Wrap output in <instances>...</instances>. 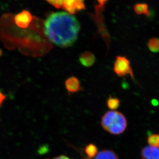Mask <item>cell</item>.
Instances as JSON below:
<instances>
[{
    "mask_svg": "<svg viewBox=\"0 0 159 159\" xmlns=\"http://www.w3.org/2000/svg\"><path fill=\"white\" fill-rule=\"evenodd\" d=\"M80 28L77 18L64 11L52 12L44 23V33L48 39L56 46L63 48L74 44Z\"/></svg>",
    "mask_w": 159,
    "mask_h": 159,
    "instance_id": "6da1fadb",
    "label": "cell"
},
{
    "mask_svg": "<svg viewBox=\"0 0 159 159\" xmlns=\"http://www.w3.org/2000/svg\"><path fill=\"white\" fill-rule=\"evenodd\" d=\"M101 127L111 134L118 135L125 131L128 125L127 118L121 112L109 111L103 115Z\"/></svg>",
    "mask_w": 159,
    "mask_h": 159,
    "instance_id": "7a4b0ae2",
    "label": "cell"
},
{
    "mask_svg": "<svg viewBox=\"0 0 159 159\" xmlns=\"http://www.w3.org/2000/svg\"><path fill=\"white\" fill-rule=\"evenodd\" d=\"M113 71L118 77L130 75L132 78L134 79L130 61L126 57L122 56L116 57L114 63Z\"/></svg>",
    "mask_w": 159,
    "mask_h": 159,
    "instance_id": "3957f363",
    "label": "cell"
},
{
    "mask_svg": "<svg viewBox=\"0 0 159 159\" xmlns=\"http://www.w3.org/2000/svg\"><path fill=\"white\" fill-rule=\"evenodd\" d=\"M33 20L32 14L29 11L24 10L16 15L14 21L17 26L22 29H25L29 26Z\"/></svg>",
    "mask_w": 159,
    "mask_h": 159,
    "instance_id": "277c9868",
    "label": "cell"
},
{
    "mask_svg": "<svg viewBox=\"0 0 159 159\" xmlns=\"http://www.w3.org/2000/svg\"><path fill=\"white\" fill-rule=\"evenodd\" d=\"M65 86L69 94L76 93L83 89L79 80L74 76L69 77L66 80Z\"/></svg>",
    "mask_w": 159,
    "mask_h": 159,
    "instance_id": "5b68a950",
    "label": "cell"
},
{
    "mask_svg": "<svg viewBox=\"0 0 159 159\" xmlns=\"http://www.w3.org/2000/svg\"><path fill=\"white\" fill-rule=\"evenodd\" d=\"M79 61L83 66L85 67H90L95 64L96 57L92 52L85 51L81 54L79 57Z\"/></svg>",
    "mask_w": 159,
    "mask_h": 159,
    "instance_id": "8992f818",
    "label": "cell"
},
{
    "mask_svg": "<svg viewBox=\"0 0 159 159\" xmlns=\"http://www.w3.org/2000/svg\"><path fill=\"white\" fill-rule=\"evenodd\" d=\"M142 159H159V147L148 146L141 151Z\"/></svg>",
    "mask_w": 159,
    "mask_h": 159,
    "instance_id": "52a82bcc",
    "label": "cell"
},
{
    "mask_svg": "<svg viewBox=\"0 0 159 159\" xmlns=\"http://www.w3.org/2000/svg\"><path fill=\"white\" fill-rule=\"evenodd\" d=\"M94 159H119L118 155L114 151L103 150L99 152Z\"/></svg>",
    "mask_w": 159,
    "mask_h": 159,
    "instance_id": "ba28073f",
    "label": "cell"
},
{
    "mask_svg": "<svg viewBox=\"0 0 159 159\" xmlns=\"http://www.w3.org/2000/svg\"><path fill=\"white\" fill-rule=\"evenodd\" d=\"M135 12L138 15H144L147 17L150 15L148 5L146 3H137L133 7Z\"/></svg>",
    "mask_w": 159,
    "mask_h": 159,
    "instance_id": "9c48e42d",
    "label": "cell"
},
{
    "mask_svg": "<svg viewBox=\"0 0 159 159\" xmlns=\"http://www.w3.org/2000/svg\"><path fill=\"white\" fill-rule=\"evenodd\" d=\"M62 8L70 15H74L77 12V5L75 0H66L64 3Z\"/></svg>",
    "mask_w": 159,
    "mask_h": 159,
    "instance_id": "30bf717a",
    "label": "cell"
},
{
    "mask_svg": "<svg viewBox=\"0 0 159 159\" xmlns=\"http://www.w3.org/2000/svg\"><path fill=\"white\" fill-rule=\"evenodd\" d=\"M120 104V101L117 97L110 96L107 101V106L111 111H115L118 109Z\"/></svg>",
    "mask_w": 159,
    "mask_h": 159,
    "instance_id": "8fae6325",
    "label": "cell"
},
{
    "mask_svg": "<svg viewBox=\"0 0 159 159\" xmlns=\"http://www.w3.org/2000/svg\"><path fill=\"white\" fill-rule=\"evenodd\" d=\"M85 152L90 159L96 156L98 153V148L96 146L93 144H89L86 146Z\"/></svg>",
    "mask_w": 159,
    "mask_h": 159,
    "instance_id": "7c38bea8",
    "label": "cell"
},
{
    "mask_svg": "<svg viewBox=\"0 0 159 159\" xmlns=\"http://www.w3.org/2000/svg\"><path fill=\"white\" fill-rule=\"evenodd\" d=\"M147 46L150 51L153 53L159 52V39L158 38H152L149 40Z\"/></svg>",
    "mask_w": 159,
    "mask_h": 159,
    "instance_id": "4fadbf2b",
    "label": "cell"
},
{
    "mask_svg": "<svg viewBox=\"0 0 159 159\" xmlns=\"http://www.w3.org/2000/svg\"><path fill=\"white\" fill-rule=\"evenodd\" d=\"M147 141L149 146L159 147V134H158L150 135L148 138Z\"/></svg>",
    "mask_w": 159,
    "mask_h": 159,
    "instance_id": "5bb4252c",
    "label": "cell"
},
{
    "mask_svg": "<svg viewBox=\"0 0 159 159\" xmlns=\"http://www.w3.org/2000/svg\"><path fill=\"white\" fill-rule=\"evenodd\" d=\"M50 4L57 9L62 8L64 3L66 0H46Z\"/></svg>",
    "mask_w": 159,
    "mask_h": 159,
    "instance_id": "9a60e30c",
    "label": "cell"
},
{
    "mask_svg": "<svg viewBox=\"0 0 159 159\" xmlns=\"http://www.w3.org/2000/svg\"><path fill=\"white\" fill-rule=\"evenodd\" d=\"M77 5V11H82L85 9V5L84 4L85 0H75Z\"/></svg>",
    "mask_w": 159,
    "mask_h": 159,
    "instance_id": "2e32d148",
    "label": "cell"
},
{
    "mask_svg": "<svg viewBox=\"0 0 159 159\" xmlns=\"http://www.w3.org/2000/svg\"><path fill=\"white\" fill-rule=\"evenodd\" d=\"M5 98H6V96L0 90V107L2 106V104H3V102L5 100Z\"/></svg>",
    "mask_w": 159,
    "mask_h": 159,
    "instance_id": "e0dca14e",
    "label": "cell"
},
{
    "mask_svg": "<svg viewBox=\"0 0 159 159\" xmlns=\"http://www.w3.org/2000/svg\"><path fill=\"white\" fill-rule=\"evenodd\" d=\"M107 1L108 0H97L98 3L100 4V6H104V4L107 3Z\"/></svg>",
    "mask_w": 159,
    "mask_h": 159,
    "instance_id": "ac0fdd59",
    "label": "cell"
},
{
    "mask_svg": "<svg viewBox=\"0 0 159 159\" xmlns=\"http://www.w3.org/2000/svg\"><path fill=\"white\" fill-rule=\"evenodd\" d=\"M53 159H70L67 157L64 156V155H61L60 156L57 157L56 158H54Z\"/></svg>",
    "mask_w": 159,
    "mask_h": 159,
    "instance_id": "d6986e66",
    "label": "cell"
},
{
    "mask_svg": "<svg viewBox=\"0 0 159 159\" xmlns=\"http://www.w3.org/2000/svg\"><path fill=\"white\" fill-rule=\"evenodd\" d=\"M2 54V51L1 49H0V57L1 56Z\"/></svg>",
    "mask_w": 159,
    "mask_h": 159,
    "instance_id": "ffe728a7",
    "label": "cell"
}]
</instances>
